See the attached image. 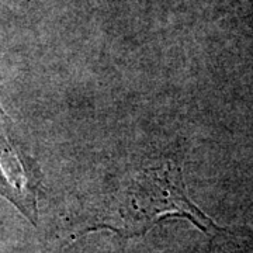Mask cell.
I'll return each mask as SVG.
<instances>
[{"instance_id": "6da1fadb", "label": "cell", "mask_w": 253, "mask_h": 253, "mask_svg": "<svg viewBox=\"0 0 253 253\" xmlns=\"http://www.w3.org/2000/svg\"><path fill=\"white\" fill-rule=\"evenodd\" d=\"M114 231L124 236L144 235L166 217L186 218L204 232L218 229L187 197L180 168L172 162L139 173L120 199Z\"/></svg>"}, {"instance_id": "7a4b0ae2", "label": "cell", "mask_w": 253, "mask_h": 253, "mask_svg": "<svg viewBox=\"0 0 253 253\" xmlns=\"http://www.w3.org/2000/svg\"><path fill=\"white\" fill-rule=\"evenodd\" d=\"M42 172L0 106V196L7 199L31 224L38 222V196Z\"/></svg>"}]
</instances>
